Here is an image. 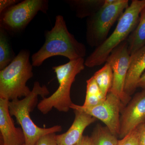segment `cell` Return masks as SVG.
I'll use <instances>...</instances> for the list:
<instances>
[{"instance_id":"1","label":"cell","mask_w":145,"mask_h":145,"mask_svg":"<svg viewBox=\"0 0 145 145\" xmlns=\"http://www.w3.org/2000/svg\"><path fill=\"white\" fill-rule=\"evenodd\" d=\"M45 36L43 45L31 56L33 66H40L47 59L54 56H63L72 61L86 56L85 46L69 32L61 15L56 16L54 26L51 30L46 31Z\"/></svg>"},{"instance_id":"2","label":"cell","mask_w":145,"mask_h":145,"mask_svg":"<svg viewBox=\"0 0 145 145\" xmlns=\"http://www.w3.org/2000/svg\"><path fill=\"white\" fill-rule=\"evenodd\" d=\"M49 93L46 86H41L39 82H36L28 96L21 100L16 99L9 101L10 115L16 117L17 123L20 125L25 137V145H35L44 135L62 130V127L59 125L47 128L40 127L34 123L30 117V113L39 104V96L44 99Z\"/></svg>"},{"instance_id":"3","label":"cell","mask_w":145,"mask_h":145,"mask_svg":"<svg viewBox=\"0 0 145 145\" xmlns=\"http://www.w3.org/2000/svg\"><path fill=\"white\" fill-rule=\"evenodd\" d=\"M145 7V0H133L119 18L112 34L87 58L85 65L93 67L106 62L113 50L127 40L135 29Z\"/></svg>"},{"instance_id":"4","label":"cell","mask_w":145,"mask_h":145,"mask_svg":"<svg viewBox=\"0 0 145 145\" xmlns=\"http://www.w3.org/2000/svg\"><path fill=\"white\" fill-rule=\"evenodd\" d=\"M30 52L20 50L12 62L0 71V99L9 101L28 96L31 90L26 85L33 76Z\"/></svg>"},{"instance_id":"5","label":"cell","mask_w":145,"mask_h":145,"mask_svg":"<svg viewBox=\"0 0 145 145\" xmlns=\"http://www.w3.org/2000/svg\"><path fill=\"white\" fill-rule=\"evenodd\" d=\"M84 58L69 61L65 64L53 67L56 74L59 87L49 97L42 99L37 105V108L43 114H48L52 108L61 112H68L73 103L71 98V89L75 78L84 69Z\"/></svg>"},{"instance_id":"6","label":"cell","mask_w":145,"mask_h":145,"mask_svg":"<svg viewBox=\"0 0 145 145\" xmlns=\"http://www.w3.org/2000/svg\"><path fill=\"white\" fill-rule=\"evenodd\" d=\"M129 6L128 0H105L102 7L87 18L86 39L89 45L96 48L103 43Z\"/></svg>"},{"instance_id":"7","label":"cell","mask_w":145,"mask_h":145,"mask_svg":"<svg viewBox=\"0 0 145 145\" xmlns=\"http://www.w3.org/2000/svg\"><path fill=\"white\" fill-rule=\"evenodd\" d=\"M47 0H25L6 9L1 14L0 27L11 35L20 34L39 11L46 13Z\"/></svg>"},{"instance_id":"8","label":"cell","mask_w":145,"mask_h":145,"mask_svg":"<svg viewBox=\"0 0 145 145\" xmlns=\"http://www.w3.org/2000/svg\"><path fill=\"white\" fill-rule=\"evenodd\" d=\"M130 58L128 44L126 40L113 50L106 61L110 64L113 71L112 86L109 92L117 96L125 106L132 99L124 90Z\"/></svg>"},{"instance_id":"9","label":"cell","mask_w":145,"mask_h":145,"mask_svg":"<svg viewBox=\"0 0 145 145\" xmlns=\"http://www.w3.org/2000/svg\"><path fill=\"white\" fill-rule=\"evenodd\" d=\"M125 106L114 93L109 92L106 99L96 106L85 107L73 103L71 109L80 110L99 119L114 135L119 137L120 133V115Z\"/></svg>"},{"instance_id":"10","label":"cell","mask_w":145,"mask_h":145,"mask_svg":"<svg viewBox=\"0 0 145 145\" xmlns=\"http://www.w3.org/2000/svg\"><path fill=\"white\" fill-rule=\"evenodd\" d=\"M145 123V89L135 94L122 110L119 138H123L140 125Z\"/></svg>"},{"instance_id":"11","label":"cell","mask_w":145,"mask_h":145,"mask_svg":"<svg viewBox=\"0 0 145 145\" xmlns=\"http://www.w3.org/2000/svg\"><path fill=\"white\" fill-rule=\"evenodd\" d=\"M9 101L0 99V132L3 145L25 144L22 128L15 126L9 109Z\"/></svg>"},{"instance_id":"12","label":"cell","mask_w":145,"mask_h":145,"mask_svg":"<svg viewBox=\"0 0 145 145\" xmlns=\"http://www.w3.org/2000/svg\"><path fill=\"white\" fill-rule=\"evenodd\" d=\"M75 117L69 129L65 133L56 135L58 145H74L81 140L85 129L97 119L80 110H74Z\"/></svg>"},{"instance_id":"13","label":"cell","mask_w":145,"mask_h":145,"mask_svg":"<svg viewBox=\"0 0 145 145\" xmlns=\"http://www.w3.org/2000/svg\"><path fill=\"white\" fill-rule=\"evenodd\" d=\"M145 70V46L131 55L129 69L125 82V92L129 96L135 92L138 81Z\"/></svg>"},{"instance_id":"14","label":"cell","mask_w":145,"mask_h":145,"mask_svg":"<svg viewBox=\"0 0 145 145\" xmlns=\"http://www.w3.org/2000/svg\"><path fill=\"white\" fill-rule=\"evenodd\" d=\"M66 2L75 12L79 18H88L103 5L105 0H69Z\"/></svg>"},{"instance_id":"15","label":"cell","mask_w":145,"mask_h":145,"mask_svg":"<svg viewBox=\"0 0 145 145\" xmlns=\"http://www.w3.org/2000/svg\"><path fill=\"white\" fill-rule=\"evenodd\" d=\"M127 40L131 55L145 46V7L140 13L137 26Z\"/></svg>"},{"instance_id":"16","label":"cell","mask_w":145,"mask_h":145,"mask_svg":"<svg viewBox=\"0 0 145 145\" xmlns=\"http://www.w3.org/2000/svg\"><path fill=\"white\" fill-rule=\"evenodd\" d=\"M16 57L8 33L0 27V70L5 68Z\"/></svg>"},{"instance_id":"17","label":"cell","mask_w":145,"mask_h":145,"mask_svg":"<svg viewBox=\"0 0 145 145\" xmlns=\"http://www.w3.org/2000/svg\"><path fill=\"white\" fill-rule=\"evenodd\" d=\"M91 145H118L117 137L106 126L98 124L90 137Z\"/></svg>"},{"instance_id":"18","label":"cell","mask_w":145,"mask_h":145,"mask_svg":"<svg viewBox=\"0 0 145 145\" xmlns=\"http://www.w3.org/2000/svg\"><path fill=\"white\" fill-rule=\"evenodd\" d=\"M86 91L83 106L93 107L103 103L106 99L99 88L93 76L86 81Z\"/></svg>"},{"instance_id":"19","label":"cell","mask_w":145,"mask_h":145,"mask_svg":"<svg viewBox=\"0 0 145 145\" xmlns=\"http://www.w3.org/2000/svg\"><path fill=\"white\" fill-rule=\"evenodd\" d=\"M93 77L102 93L106 96L113 82V71L110 64L106 62L102 68L94 73Z\"/></svg>"},{"instance_id":"20","label":"cell","mask_w":145,"mask_h":145,"mask_svg":"<svg viewBox=\"0 0 145 145\" xmlns=\"http://www.w3.org/2000/svg\"><path fill=\"white\" fill-rule=\"evenodd\" d=\"M142 125L138 126L123 138L119 140L118 145H140V133Z\"/></svg>"},{"instance_id":"21","label":"cell","mask_w":145,"mask_h":145,"mask_svg":"<svg viewBox=\"0 0 145 145\" xmlns=\"http://www.w3.org/2000/svg\"><path fill=\"white\" fill-rule=\"evenodd\" d=\"M56 133H50L41 137L35 145H58L56 142Z\"/></svg>"},{"instance_id":"22","label":"cell","mask_w":145,"mask_h":145,"mask_svg":"<svg viewBox=\"0 0 145 145\" xmlns=\"http://www.w3.org/2000/svg\"><path fill=\"white\" fill-rule=\"evenodd\" d=\"M18 0H1L0 1V13H1L6 9L15 5L20 2Z\"/></svg>"},{"instance_id":"23","label":"cell","mask_w":145,"mask_h":145,"mask_svg":"<svg viewBox=\"0 0 145 145\" xmlns=\"http://www.w3.org/2000/svg\"><path fill=\"white\" fill-rule=\"evenodd\" d=\"M74 145H91L90 137L83 135L81 140Z\"/></svg>"},{"instance_id":"24","label":"cell","mask_w":145,"mask_h":145,"mask_svg":"<svg viewBox=\"0 0 145 145\" xmlns=\"http://www.w3.org/2000/svg\"><path fill=\"white\" fill-rule=\"evenodd\" d=\"M140 145H145V123L143 124L140 133Z\"/></svg>"},{"instance_id":"25","label":"cell","mask_w":145,"mask_h":145,"mask_svg":"<svg viewBox=\"0 0 145 145\" xmlns=\"http://www.w3.org/2000/svg\"><path fill=\"white\" fill-rule=\"evenodd\" d=\"M137 88H141L143 89H145V72L143 73L138 81Z\"/></svg>"},{"instance_id":"26","label":"cell","mask_w":145,"mask_h":145,"mask_svg":"<svg viewBox=\"0 0 145 145\" xmlns=\"http://www.w3.org/2000/svg\"><path fill=\"white\" fill-rule=\"evenodd\" d=\"M25 145V144H24V145Z\"/></svg>"}]
</instances>
